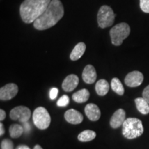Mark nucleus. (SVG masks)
I'll list each match as a JSON object with an SVG mask.
<instances>
[{"instance_id": "obj_1", "label": "nucleus", "mask_w": 149, "mask_h": 149, "mask_svg": "<svg viewBox=\"0 0 149 149\" xmlns=\"http://www.w3.org/2000/svg\"><path fill=\"white\" fill-rule=\"evenodd\" d=\"M64 15V6L60 0H52L46 10L33 22V26L39 31L48 29L57 24Z\"/></svg>"}, {"instance_id": "obj_2", "label": "nucleus", "mask_w": 149, "mask_h": 149, "mask_svg": "<svg viewBox=\"0 0 149 149\" xmlns=\"http://www.w3.org/2000/svg\"><path fill=\"white\" fill-rule=\"evenodd\" d=\"M52 0H24L20 6L19 13L24 23L34 22L42 15Z\"/></svg>"}, {"instance_id": "obj_3", "label": "nucleus", "mask_w": 149, "mask_h": 149, "mask_svg": "<svg viewBox=\"0 0 149 149\" xmlns=\"http://www.w3.org/2000/svg\"><path fill=\"white\" fill-rule=\"evenodd\" d=\"M144 133L142 122L137 118H128L122 125V134L126 138H137Z\"/></svg>"}, {"instance_id": "obj_4", "label": "nucleus", "mask_w": 149, "mask_h": 149, "mask_svg": "<svg viewBox=\"0 0 149 149\" xmlns=\"http://www.w3.org/2000/svg\"><path fill=\"white\" fill-rule=\"evenodd\" d=\"M130 33V28L128 24L122 22L110 30L111 42L115 46L122 45L125 39L127 38Z\"/></svg>"}, {"instance_id": "obj_5", "label": "nucleus", "mask_w": 149, "mask_h": 149, "mask_svg": "<svg viewBox=\"0 0 149 149\" xmlns=\"http://www.w3.org/2000/svg\"><path fill=\"white\" fill-rule=\"evenodd\" d=\"M115 15L111 7L109 6H102L97 13V23L101 29L111 26L114 23Z\"/></svg>"}, {"instance_id": "obj_6", "label": "nucleus", "mask_w": 149, "mask_h": 149, "mask_svg": "<svg viewBox=\"0 0 149 149\" xmlns=\"http://www.w3.org/2000/svg\"><path fill=\"white\" fill-rule=\"evenodd\" d=\"M34 124L39 129H46L51 124V119L47 110L44 107H38L33 114Z\"/></svg>"}, {"instance_id": "obj_7", "label": "nucleus", "mask_w": 149, "mask_h": 149, "mask_svg": "<svg viewBox=\"0 0 149 149\" xmlns=\"http://www.w3.org/2000/svg\"><path fill=\"white\" fill-rule=\"evenodd\" d=\"M31 116V112L29 108L19 106L11 110L10 117L13 120H18L21 122H26L29 120Z\"/></svg>"}, {"instance_id": "obj_8", "label": "nucleus", "mask_w": 149, "mask_h": 149, "mask_svg": "<svg viewBox=\"0 0 149 149\" xmlns=\"http://www.w3.org/2000/svg\"><path fill=\"white\" fill-rule=\"evenodd\" d=\"M18 93V86L15 84L10 83L1 87L0 89V99L1 100L6 101L13 99L17 95Z\"/></svg>"}, {"instance_id": "obj_9", "label": "nucleus", "mask_w": 149, "mask_h": 149, "mask_svg": "<svg viewBox=\"0 0 149 149\" xmlns=\"http://www.w3.org/2000/svg\"><path fill=\"white\" fill-rule=\"evenodd\" d=\"M144 81V75L141 72L135 70L128 73L126 76L124 82L129 87H137L141 84Z\"/></svg>"}, {"instance_id": "obj_10", "label": "nucleus", "mask_w": 149, "mask_h": 149, "mask_svg": "<svg viewBox=\"0 0 149 149\" xmlns=\"http://www.w3.org/2000/svg\"><path fill=\"white\" fill-rule=\"evenodd\" d=\"M126 113L124 110L120 109H118L114 113L110 120V125L112 128H117L123 125L125 121Z\"/></svg>"}, {"instance_id": "obj_11", "label": "nucleus", "mask_w": 149, "mask_h": 149, "mask_svg": "<svg viewBox=\"0 0 149 149\" xmlns=\"http://www.w3.org/2000/svg\"><path fill=\"white\" fill-rule=\"evenodd\" d=\"M78 84H79V77L76 74H69L63 81L62 88L66 92H71L77 86Z\"/></svg>"}, {"instance_id": "obj_12", "label": "nucleus", "mask_w": 149, "mask_h": 149, "mask_svg": "<svg viewBox=\"0 0 149 149\" xmlns=\"http://www.w3.org/2000/svg\"><path fill=\"white\" fill-rule=\"evenodd\" d=\"M82 79L84 82L88 84L95 82L97 72L94 66L90 64L86 66L82 72Z\"/></svg>"}, {"instance_id": "obj_13", "label": "nucleus", "mask_w": 149, "mask_h": 149, "mask_svg": "<svg viewBox=\"0 0 149 149\" xmlns=\"http://www.w3.org/2000/svg\"><path fill=\"white\" fill-rule=\"evenodd\" d=\"M85 113L91 121L95 122L100 118L101 111L96 104H88L85 107Z\"/></svg>"}, {"instance_id": "obj_14", "label": "nucleus", "mask_w": 149, "mask_h": 149, "mask_svg": "<svg viewBox=\"0 0 149 149\" xmlns=\"http://www.w3.org/2000/svg\"><path fill=\"white\" fill-rule=\"evenodd\" d=\"M64 117L67 122L72 124H79L82 122L84 119L81 113L74 109L67 111L64 114Z\"/></svg>"}, {"instance_id": "obj_15", "label": "nucleus", "mask_w": 149, "mask_h": 149, "mask_svg": "<svg viewBox=\"0 0 149 149\" xmlns=\"http://www.w3.org/2000/svg\"><path fill=\"white\" fill-rule=\"evenodd\" d=\"M86 46L84 42H79L74 46L70 55V59L72 61H77L82 57L85 53Z\"/></svg>"}, {"instance_id": "obj_16", "label": "nucleus", "mask_w": 149, "mask_h": 149, "mask_svg": "<svg viewBox=\"0 0 149 149\" xmlns=\"http://www.w3.org/2000/svg\"><path fill=\"white\" fill-rule=\"evenodd\" d=\"M90 97V93L87 89L84 88L78 91L72 95V100L77 103H84L88 101Z\"/></svg>"}, {"instance_id": "obj_17", "label": "nucleus", "mask_w": 149, "mask_h": 149, "mask_svg": "<svg viewBox=\"0 0 149 149\" xmlns=\"http://www.w3.org/2000/svg\"><path fill=\"white\" fill-rule=\"evenodd\" d=\"M95 91L99 95L104 96L109 91V84L105 79H100L95 85Z\"/></svg>"}, {"instance_id": "obj_18", "label": "nucleus", "mask_w": 149, "mask_h": 149, "mask_svg": "<svg viewBox=\"0 0 149 149\" xmlns=\"http://www.w3.org/2000/svg\"><path fill=\"white\" fill-rule=\"evenodd\" d=\"M136 107L141 114L147 115L149 113V104L143 97H138L135 100Z\"/></svg>"}, {"instance_id": "obj_19", "label": "nucleus", "mask_w": 149, "mask_h": 149, "mask_svg": "<svg viewBox=\"0 0 149 149\" xmlns=\"http://www.w3.org/2000/svg\"><path fill=\"white\" fill-rule=\"evenodd\" d=\"M96 137L95 132L91 130H86L81 132L78 135V139L80 141L83 142H86V141H90L93 140Z\"/></svg>"}, {"instance_id": "obj_20", "label": "nucleus", "mask_w": 149, "mask_h": 149, "mask_svg": "<svg viewBox=\"0 0 149 149\" xmlns=\"http://www.w3.org/2000/svg\"><path fill=\"white\" fill-rule=\"evenodd\" d=\"M111 88L117 94L122 95L124 93V88L120 80L117 77H114L111 81Z\"/></svg>"}, {"instance_id": "obj_21", "label": "nucleus", "mask_w": 149, "mask_h": 149, "mask_svg": "<svg viewBox=\"0 0 149 149\" xmlns=\"http://www.w3.org/2000/svg\"><path fill=\"white\" fill-rule=\"evenodd\" d=\"M24 130L23 126L19 124H12L9 128L10 135L13 138H18L22 135Z\"/></svg>"}, {"instance_id": "obj_22", "label": "nucleus", "mask_w": 149, "mask_h": 149, "mask_svg": "<svg viewBox=\"0 0 149 149\" xmlns=\"http://www.w3.org/2000/svg\"><path fill=\"white\" fill-rule=\"evenodd\" d=\"M70 102V100L69 97H68V95H63L62 97H61L59 99V100L57 102V104L58 107H66Z\"/></svg>"}, {"instance_id": "obj_23", "label": "nucleus", "mask_w": 149, "mask_h": 149, "mask_svg": "<svg viewBox=\"0 0 149 149\" xmlns=\"http://www.w3.org/2000/svg\"><path fill=\"white\" fill-rule=\"evenodd\" d=\"M140 8L143 12L149 13V0H139Z\"/></svg>"}, {"instance_id": "obj_24", "label": "nucleus", "mask_w": 149, "mask_h": 149, "mask_svg": "<svg viewBox=\"0 0 149 149\" xmlns=\"http://www.w3.org/2000/svg\"><path fill=\"white\" fill-rule=\"evenodd\" d=\"M1 149H14L13 144L9 139H4L1 141Z\"/></svg>"}, {"instance_id": "obj_25", "label": "nucleus", "mask_w": 149, "mask_h": 149, "mask_svg": "<svg viewBox=\"0 0 149 149\" xmlns=\"http://www.w3.org/2000/svg\"><path fill=\"white\" fill-rule=\"evenodd\" d=\"M58 93H59V90L57 88H51L49 93L50 98H51V100H55V99L57 97V95H58Z\"/></svg>"}, {"instance_id": "obj_26", "label": "nucleus", "mask_w": 149, "mask_h": 149, "mask_svg": "<svg viewBox=\"0 0 149 149\" xmlns=\"http://www.w3.org/2000/svg\"><path fill=\"white\" fill-rule=\"evenodd\" d=\"M142 96H143V98H144V100L149 104V85L147 86L146 88H144V90L143 91Z\"/></svg>"}, {"instance_id": "obj_27", "label": "nucleus", "mask_w": 149, "mask_h": 149, "mask_svg": "<svg viewBox=\"0 0 149 149\" xmlns=\"http://www.w3.org/2000/svg\"><path fill=\"white\" fill-rule=\"evenodd\" d=\"M23 128L26 133H29L30 130H31V125H30V124L28 122H23Z\"/></svg>"}, {"instance_id": "obj_28", "label": "nucleus", "mask_w": 149, "mask_h": 149, "mask_svg": "<svg viewBox=\"0 0 149 149\" xmlns=\"http://www.w3.org/2000/svg\"><path fill=\"white\" fill-rule=\"evenodd\" d=\"M6 114L5 111L2 109L0 110V120L3 121L6 118Z\"/></svg>"}, {"instance_id": "obj_29", "label": "nucleus", "mask_w": 149, "mask_h": 149, "mask_svg": "<svg viewBox=\"0 0 149 149\" xmlns=\"http://www.w3.org/2000/svg\"><path fill=\"white\" fill-rule=\"evenodd\" d=\"M5 133V130H4V127H3V125L2 123L0 124V135L2 136L3 134Z\"/></svg>"}, {"instance_id": "obj_30", "label": "nucleus", "mask_w": 149, "mask_h": 149, "mask_svg": "<svg viewBox=\"0 0 149 149\" xmlns=\"http://www.w3.org/2000/svg\"><path fill=\"white\" fill-rule=\"evenodd\" d=\"M16 149H30V148L26 145H20V146L17 147Z\"/></svg>"}, {"instance_id": "obj_31", "label": "nucleus", "mask_w": 149, "mask_h": 149, "mask_svg": "<svg viewBox=\"0 0 149 149\" xmlns=\"http://www.w3.org/2000/svg\"><path fill=\"white\" fill-rule=\"evenodd\" d=\"M34 149H43V148L40 146V145H36V146L34 147Z\"/></svg>"}]
</instances>
